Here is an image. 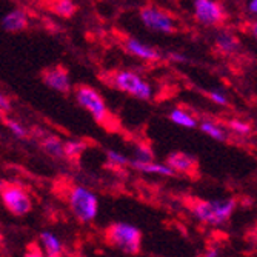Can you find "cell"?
I'll use <instances>...</instances> for the list:
<instances>
[{
  "label": "cell",
  "mask_w": 257,
  "mask_h": 257,
  "mask_svg": "<svg viewBox=\"0 0 257 257\" xmlns=\"http://www.w3.org/2000/svg\"><path fill=\"white\" fill-rule=\"evenodd\" d=\"M76 100L82 108H85L96 122L105 125L109 119V111L105 105L103 97L88 85H82L76 89Z\"/></svg>",
  "instance_id": "8992f818"
},
{
  "label": "cell",
  "mask_w": 257,
  "mask_h": 257,
  "mask_svg": "<svg viewBox=\"0 0 257 257\" xmlns=\"http://www.w3.org/2000/svg\"><path fill=\"white\" fill-rule=\"evenodd\" d=\"M167 163L176 173H182V174H194L197 170L196 157L188 153H183V151L171 153L167 157Z\"/></svg>",
  "instance_id": "30bf717a"
},
{
  "label": "cell",
  "mask_w": 257,
  "mask_h": 257,
  "mask_svg": "<svg viewBox=\"0 0 257 257\" xmlns=\"http://www.w3.org/2000/svg\"><path fill=\"white\" fill-rule=\"evenodd\" d=\"M28 27V14L23 10H13L2 17V30L7 33H19Z\"/></svg>",
  "instance_id": "7c38bea8"
},
{
  "label": "cell",
  "mask_w": 257,
  "mask_h": 257,
  "mask_svg": "<svg viewBox=\"0 0 257 257\" xmlns=\"http://www.w3.org/2000/svg\"><path fill=\"white\" fill-rule=\"evenodd\" d=\"M208 97L211 99V102H214L216 105H222V106L228 105V97L223 94L222 91H219V89L209 91V92H208Z\"/></svg>",
  "instance_id": "d4e9b609"
},
{
  "label": "cell",
  "mask_w": 257,
  "mask_h": 257,
  "mask_svg": "<svg viewBox=\"0 0 257 257\" xmlns=\"http://www.w3.org/2000/svg\"><path fill=\"white\" fill-rule=\"evenodd\" d=\"M216 46L223 54H234L240 48V42L234 34H231L228 31H220L216 36Z\"/></svg>",
  "instance_id": "5bb4252c"
},
{
  "label": "cell",
  "mask_w": 257,
  "mask_h": 257,
  "mask_svg": "<svg viewBox=\"0 0 257 257\" xmlns=\"http://www.w3.org/2000/svg\"><path fill=\"white\" fill-rule=\"evenodd\" d=\"M249 31H251L252 37H255V39H257V20L251 23V28H249Z\"/></svg>",
  "instance_id": "f1b7e54d"
},
{
  "label": "cell",
  "mask_w": 257,
  "mask_h": 257,
  "mask_svg": "<svg viewBox=\"0 0 257 257\" xmlns=\"http://www.w3.org/2000/svg\"><path fill=\"white\" fill-rule=\"evenodd\" d=\"M68 205L80 223H91L99 214L97 196L83 186H73L68 194Z\"/></svg>",
  "instance_id": "3957f363"
},
{
  "label": "cell",
  "mask_w": 257,
  "mask_h": 257,
  "mask_svg": "<svg viewBox=\"0 0 257 257\" xmlns=\"http://www.w3.org/2000/svg\"><path fill=\"white\" fill-rule=\"evenodd\" d=\"M236 209L234 199H194L191 202V213L196 220L209 226H220L226 223Z\"/></svg>",
  "instance_id": "6da1fadb"
},
{
  "label": "cell",
  "mask_w": 257,
  "mask_h": 257,
  "mask_svg": "<svg viewBox=\"0 0 257 257\" xmlns=\"http://www.w3.org/2000/svg\"><path fill=\"white\" fill-rule=\"evenodd\" d=\"M0 109H2V112H4V114L10 109V102H8V99H7L4 94L0 96Z\"/></svg>",
  "instance_id": "4316f807"
},
{
  "label": "cell",
  "mask_w": 257,
  "mask_h": 257,
  "mask_svg": "<svg viewBox=\"0 0 257 257\" xmlns=\"http://www.w3.org/2000/svg\"><path fill=\"white\" fill-rule=\"evenodd\" d=\"M206 136H209L214 140H219V142H225L226 140V131L222 125L216 123V122H211V120H203L199 126Z\"/></svg>",
  "instance_id": "d6986e66"
},
{
  "label": "cell",
  "mask_w": 257,
  "mask_h": 257,
  "mask_svg": "<svg viewBox=\"0 0 257 257\" xmlns=\"http://www.w3.org/2000/svg\"><path fill=\"white\" fill-rule=\"evenodd\" d=\"M63 147H65V157L68 159H77L86 150V144L82 142V140H68Z\"/></svg>",
  "instance_id": "44dd1931"
},
{
  "label": "cell",
  "mask_w": 257,
  "mask_h": 257,
  "mask_svg": "<svg viewBox=\"0 0 257 257\" xmlns=\"http://www.w3.org/2000/svg\"><path fill=\"white\" fill-rule=\"evenodd\" d=\"M125 50L128 54L134 56V57H139V59H142V60H148V62H153V60H157L160 59V53L153 48V46L144 43V42H140L139 39H126L125 42Z\"/></svg>",
  "instance_id": "8fae6325"
},
{
  "label": "cell",
  "mask_w": 257,
  "mask_h": 257,
  "mask_svg": "<svg viewBox=\"0 0 257 257\" xmlns=\"http://www.w3.org/2000/svg\"><path fill=\"white\" fill-rule=\"evenodd\" d=\"M40 245H42L43 252L50 257H59L63 254V249H65L60 239L50 231H43L40 234Z\"/></svg>",
  "instance_id": "4fadbf2b"
},
{
  "label": "cell",
  "mask_w": 257,
  "mask_h": 257,
  "mask_svg": "<svg viewBox=\"0 0 257 257\" xmlns=\"http://www.w3.org/2000/svg\"><path fill=\"white\" fill-rule=\"evenodd\" d=\"M2 202L8 211L17 217L27 216L33 209L31 196L25 188L16 183H2Z\"/></svg>",
  "instance_id": "5b68a950"
},
{
  "label": "cell",
  "mask_w": 257,
  "mask_h": 257,
  "mask_svg": "<svg viewBox=\"0 0 257 257\" xmlns=\"http://www.w3.org/2000/svg\"><path fill=\"white\" fill-rule=\"evenodd\" d=\"M151 162H154L153 150L145 144H140L134 148V157H133L130 165L133 168H137L139 165H145V163H151Z\"/></svg>",
  "instance_id": "e0dca14e"
},
{
  "label": "cell",
  "mask_w": 257,
  "mask_h": 257,
  "mask_svg": "<svg viewBox=\"0 0 257 257\" xmlns=\"http://www.w3.org/2000/svg\"><path fill=\"white\" fill-rule=\"evenodd\" d=\"M140 20L148 30L154 33L170 34L176 31V22L173 16L156 7H145L140 10Z\"/></svg>",
  "instance_id": "52a82bcc"
},
{
  "label": "cell",
  "mask_w": 257,
  "mask_h": 257,
  "mask_svg": "<svg viewBox=\"0 0 257 257\" xmlns=\"http://www.w3.org/2000/svg\"><path fill=\"white\" fill-rule=\"evenodd\" d=\"M43 83L46 86H50L54 91L59 92H68L71 89V80H69V73L68 69H65L63 66H53L45 69L42 74Z\"/></svg>",
  "instance_id": "9c48e42d"
},
{
  "label": "cell",
  "mask_w": 257,
  "mask_h": 257,
  "mask_svg": "<svg viewBox=\"0 0 257 257\" xmlns=\"http://www.w3.org/2000/svg\"><path fill=\"white\" fill-rule=\"evenodd\" d=\"M137 171L140 173H147V174H157V176H162V177H173L176 176L177 173L168 165V163H159V162H151V163H145V165H139L136 168Z\"/></svg>",
  "instance_id": "2e32d148"
},
{
  "label": "cell",
  "mask_w": 257,
  "mask_h": 257,
  "mask_svg": "<svg viewBox=\"0 0 257 257\" xmlns=\"http://www.w3.org/2000/svg\"><path fill=\"white\" fill-rule=\"evenodd\" d=\"M248 8H249V11H251L252 14L257 16V0H251L249 5H248Z\"/></svg>",
  "instance_id": "83f0119b"
},
{
  "label": "cell",
  "mask_w": 257,
  "mask_h": 257,
  "mask_svg": "<svg viewBox=\"0 0 257 257\" xmlns=\"http://www.w3.org/2000/svg\"><path fill=\"white\" fill-rule=\"evenodd\" d=\"M194 17L203 27H219L226 13L217 0H194Z\"/></svg>",
  "instance_id": "ba28073f"
},
{
  "label": "cell",
  "mask_w": 257,
  "mask_h": 257,
  "mask_svg": "<svg viewBox=\"0 0 257 257\" xmlns=\"http://www.w3.org/2000/svg\"><path fill=\"white\" fill-rule=\"evenodd\" d=\"M106 159L109 165H114V167H126L131 163V160L125 154H120L119 151H114V150H109L106 153Z\"/></svg>",
  "instance_id": "7402d4cb"
},
{
  "label": "cell",
  "mask_w": 257,
  "mask_h": 257,
  "mask_svg": "<svg viewBox=\"0 0 257 257\" xmlns=\"http://www.w3.org/2000/svg\"><path fill=\"white\" fill-rule=\"evenodd\" d=\"M40 144L42 148L46 154H50L51 157H63L65 156V144L60 142V139L56 136H50V134H43L40 137Z\"/></svg>",
  "instance_id": "9a60e30c"
},
{
  "label": "cell",
  "mask_w": 257,
  "mask_h": 257,
  "mask_svg": "<svg viewBox=\"0 0 257 257\" xmlns=\"http://www.w3.org/2000/svg\"><path fill=\"white\" fill-rule=\"evenodd\" d=\"M170 119H171L173 123H176L179 126H183V128H188V130L197 126V120L193 117V115L188 111H185L182 108L173 109L171 114H170Z\"/></svg>",
  "instance_id": "ac0fdd59"
},
{
  "label": "cell",
  "mask_w": 257,
  "mask_h": 257,
  "mask_svg": "<svg viewBox=\"0 0 257 257\" xmlns=\"http://www.w3.org/2000/svg\"><path fill=\"white\" fill-rule=\"evenodd\" d=\"M170 59H171L173 62H179V63L190 62V59H188V57L183 56V54H180V53H170Z\"/></svg>",
  "instance_id": "484cf974"
},
{
  "label": "cell",
  "mask_w": 257,
  "mask_h": 257,
  "mask_svg": "<svg viewBox=\"0 0 257 257\" xmlns=\"http://www.w3.org/2000/svg\"><path fill=\"white\" fill-rule=\"evenodd\" d=\"M112 85L119 91L126 92V94L140 100H150L153 97L151 85L134 71H126V69L117 71L112 76Z\"/></svg>",
  "instance_id": "277c9868"
},
{
  "label": "cell",
  "mask_w": 257,
  "mask_h": 257,
  "mask_svg": "<svg viewBox=\"0 0 257 257\" xmlns=\"http://www.w3.org/2000/svg\"><path fill=\"white\" fill-rule=\"evenodd\" d=\"M228 126H229V130H231L232 133H236V134H239V136H246V134H249V131H251L249 123H246V122H243V120H239V119H232V120L228 123Z\"/></svg>",
  "instance_id": "603a6c76"
},
{
  "label": "cell",
  "mask_w": 257,
  "mask_h": 257,
  "mask_svg": "<svg viewBox=\"0 0 257 257\" xmlns=\"http://www.w3.org/2000/svg\"><path fill=\"white\" fill-rule=\"evenodd\" d=\"M51 10L60 16V17H73L77 11V5L73 2V0H53L51 2Z\"/></svg>",
  "instance_id": "ffe728a7"
},
{
  "label": "cell",
  "mask_w": 257,
  "mask_h": 257,
  "mask_svg": "<svg viewBox=\"0 0 257 257\" xmlns=\"http://www.w3.org/2000/svg\"><path fill=\"white\" fill-rule=\"evenodd\" d=\"M7 128L11 131L13 136L19 137V139H25V137L28 136V131L25 130V126L20 125V123L16 122V120H7Z\"/></svg>",
  "instance_id": "cb8c5ba5"
},
{
  "label": "cell",
  "mask_w": 257,
  "mask_h": 257,
  "mask_svg": "<svg viewBox=\"0 0 257 257\" xmlns=\"http://www.w3.org/2000/svg\"><path fill=\"white\" fill-rule=\"evenodd\" d=\"M105 240L117 251L134 255L142 249V231L125 222H115L105 229Z\"/></svg>",
  "instance_id": "7a4b0ae2"
}]
</instances>
